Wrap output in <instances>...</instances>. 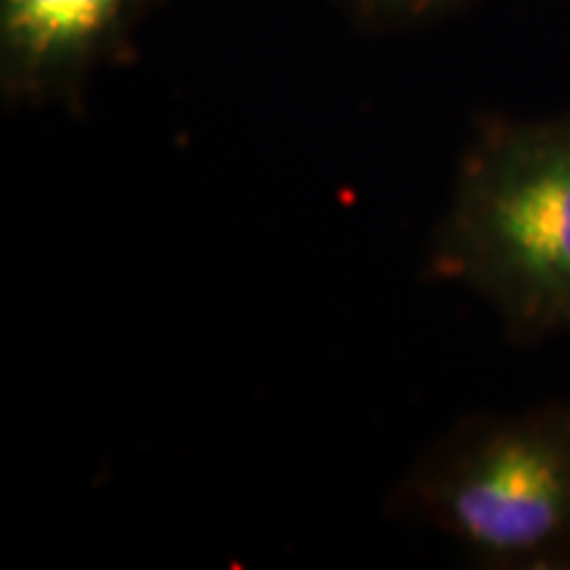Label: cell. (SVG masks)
I'll use <instances>...</instances> for the list:
<instances>
[{
    "label": "cell",
    "mask_w": 570,
    "mask_h": 570,
    "mask_svg": "<svg viewBox=\"0 0 570 570\" xmlns=\"http://www.w3.org/2000/svg\"><path fill=\"white\" fill-rule=\"evenodd\" d=\"M161 0H0V92L11 106H75L132 51Z\"/></svg>",
    "instance_id": "3957f363"
},
{
    "label": "cell",
    "mask_w": 570,
    "mask_h": 570,
    "mask_svg": "<svg viewBox=\"0 0 570 570\" xmlns=\"http://www.w3.org/2000/svg\"><path fill=\"white\" fill-rule=\"evenodd\" d=\"M425 269L483 298L515 341L570 331V111L475 119Z\"/></svg>",
    "instance_id": "6da1fadb"
},
{
    "label": "cell",
    "mask_w": 570,
    "mask_h": 570,
    "mask_svg": "<svg viewBox=\"0 0 570 570\" xmlns=\"http://www.w3.org/2000/svg\"><path fill=\"white\" fill-rule=\"evenodd\" d=\"M396 508L497 570H570V399L470 415L415 462Z\"/></svg>",
    "instance_id": "7a4b0ae2"
},
{
    "label": "cell",
    "mask_w": 570,
    "mask_h": 570,
    "mask_svg": "<svg viewBox=\"0 0 570 570\" xmlns=\"http://www.w3.org/2000/svg\"><path fill=\"white\" fill-rule=\"evenodd\" d=\"M475 0H341V6L373 27H412L446 17Z\"/></svg>",
    "instance_id": "277c9868"
}]
</instances>
